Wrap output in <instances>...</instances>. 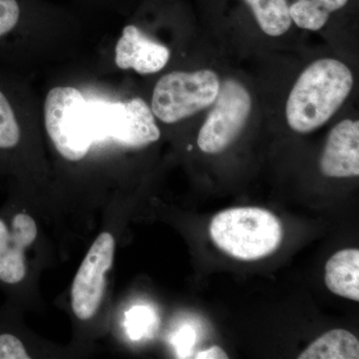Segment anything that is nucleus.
Here are the masks:
<instances>
[{
    "mask_svg": "<svg viewBox=\"0 0 359 359\" xmlns=\"http://www.w3.org/2000/svg\"><path fill=\"white\" fill-rule=\"evenodd\" d=\"M330 13L313 0H295L290 6V15L295 25L304 29L316 32L327 22Z\"/></svg>",
    "mask_w": 359,
    "mask_h": 359,
    "instance_id": "nucleus-13",
    "label": "nucleus"
},
{
    "mask_svg": "<svg viewBox=\"0 0 359 359\" xmlns=\"http://www.w3.org/2000/svg\"><path fill=\"white\" fill-rule=\"evenodd\" d=\"M325 285L330 292L351 301H359V250H342L325 264Z\"/></svg>",
    "mask_w": 359,
    "mask_h": 359,
    "instance_id": "nucleus-10",
    "label": "nucleus"
},
{
    "mask_svg": "<svg viewBox=\"0 0 359 359\" xmlns=\"http://www.w3.org/2000/svg\"><path fill=\"white\" fill-rule=\"evenodd\" d=\"M257 25L269 36H280L290 29L292 18L287 0H245Z\"/></svg>",
    "mask_w": 359,
    "mask_h": 359,
    "instance_id": "nucleus-12",
    "label": "nucleus"
},
{
    "mask_svg": "<svg viewBox=\"0 0 359 359\" xmlns=\"http://www.w3.org/2000/svg\"><path fill=\"white\" fill-rule=\"evenodd\" d=\"M252 110L249 91L240 82L228 79L219 94L198 136V146L208 154L223 152L244 129Z\"/></svg>",
    "mask_w": 359,
    "mask_h": 359,
    "instance_id": "nucleus-5",
    "label": "nucleus"
},
{
    "mask_svg": "<svg viewBox=\"0 0 359 359\" xmlns=\"http://www.w3.org/2000/svg\"><path fill=\"white\" fill-rule=\"evenodd\" d=\"M9 233H11V231L7 228L6 223L0 219V245L6 242L9 237Z\"/></svg>",
    "mask_w": 359,
    "mask_h": 359,
    "instance_id": "nucleus-17",
    "label": "nucleus"
},
{
    "mask_svg": "<svg viewBox=\"0 0 359 359\" xmlns=\"http://www.w3.org/2000/svg\"><path fill=\"white\" fill-rule=\"evenodd\" d=\"M25 346L13 334L0 335V359H29Z\"/></svg>",
    "mask_w": 359,
    "mask_h": 359,
    "instance_id": "nucleus-14",
    "label": "nucleus"
},
{
    "mask_svg": "<svg viewBox=\"0 0 359 359\" xmlns=\"http://www.w3.org/2000/svg\"><path fill=\"white\" fill-rule=\"evenodd\" d=\"M37 237L34 219L26 214L14 217L6 242L0 245V280L18 283L26 275L25 250Z\"/></svg>",
    "mask_w": 359,
    "mask_h": 359,
    "instance_id": "nucleus-9",
    "label": "nucleus"
},
{
    "mask_svg": "<svg viewBox=\"0 0 359 359\" xmlns=\"http://www.w3.org/2000/svg\"><path fill=\"white\" fill-rule=\"evenodd\" d=\"M299 359H358V339L344 330H334L314 340Z\"/></svg>",
    "mask_w": 359,
    "mask_h": 359,
    "instance_id": "nucleus-11",
    "label": "nucleus"
},
{
    "mask_svg": "<svg viewBox=\"0 0 359 359\" xmlns=\"http://www.w3.org/2000/svg\"><path fill=\"white\" fill-rule=\"evenodd\" d=\"M215 245L231 257L256 261L282 244L283 231L275 215L259 208H233L219 212L210 224Z\"/></svg>",
    "mask_w": 359,
    "mask_h": 359,
    "instance_id": "nucleus-3",
    "label": "nucleus"
},
{
    "mask_svg": "<svg viewBox=\"0 0 359 359\" xmlns=\"http://www.w3.org/2000/svg\"><path fill=\"white\" fill-rule=\"evenodd\" d=\"M313 1L325 8L328 13H332L342 8L348 0H313Z\"/></svg>",
    "mask_w": 359,
    "mask_h": 359,
    "instance_id": "nucleus-16",
    "label": "nucleus"
},
{
    "mask_svg": "<svg viewBox=\"0 0 359 359\" xmlns=\"http://www.w3.org/2000/svg\"><path fill=\"white\" fill-rule=\"evenodd\" d=\"M195 358L198 359H226L228 354L224 353L223 349L219 346L210 347L209 349L204 351H200L196 354Z\"/></svg>",
    "mask_w": 359,
    "mask_h": 359,
    "instance_id": "nucleus-15",
    "label": "nucleus"
},
{
    "mask_svg": "<svg viewBox=\"0 0 359 359\" xmlns=\"http://www.w3.org/2000/svg\"><path fill=\"white\" fill-rule=\"evenodd\" d=\"M115 240L109 233H102L90 248L83 263L73 280L71 304L79 320L93 318L102 302L105 275L114 259Z\"/></svg>",
    "mask_w": 359,
    "mask_h": 359,
    "instance_id": "nucleus-6",
    "label": "nucleus"
},
{
    "mask_svg": "<svg viewBox=\"0 0 359 359\" xmlns=\"http://www.w3.org/2000/svg\"><path fill=\"white\" fill-rule=\"evenodd\" d=\"M45 128L59 154L83 159L96 142L113 140L140 148L159 140L151 107L141 98L124 102L86 99L74 87H55L44 103Z\"/></svg>",
    "mask_w": 359,
    "mask_h": 359,
    "instance_id": "nucleus-1",
    "label": "nucleus"
},
{
    "mask_svg": "<svg viewBox=\"0 0 359 359\" xmlns=\"http://www.w3.org/2000/svg\"><path fill=\"white\" fill-rule=\"evenodd\" d=\"M353 76L346 65L332 58L309 66L287 99V124L297 133H309L325 124L346 100Z\"/></svg>",
    "mask_w": 359,
    "mask_h": 359,
    "instance_id": "nucleus-2",
    "label": "nucleus"
},
{
    "mask_svg": "<svg viewBox=\"0 0 359 359\" xmlns=\"http://www.w3.org/2000/svg\"><path fill=\"white\" fill-rule=\"evenodd\" d=\"M219 86L218 75L214 71H174L156 84L151 110L155 117L167 124L181 121L212 105Z\"/></svg>",
    "mask_w": 359,
    "mask_h": 359,
    "instance_id": "nucleus-4",
    "label": "nucleus"
},
{
    "mask_svg": "<svg viewBox=\"0 0 359 359\" xmlns=\"http://www.w3.org/2000/svg\"><path fill=\"white\" fill-rule=\"evenodd\" d=\"M321 173L332 178L359 175V122L344 120L328 135L320 159Z\"/></svg>",
    "mask_w": 359,
    "mask_h": 359,
    "instance_id": "nucleus-8",
    "label": "nucleus"
},
{
    "mask_svg": "<svg viewBox=\"0 0 359 359\" xmlns=\"http://www.w3.org/2000/svg\"><path fill=\"white\" fill-rule=\"evenodd\" d=\"M169 49L148 37L135 25H127L115 47V63L122 70L142 75L159 72L169 61Z\"/></svg>",
    "mask_w": 359,
    "mask_h": 359,
    "instance_id": "nucleus-7",
    "label": "nucleus"
}]
</instances>
